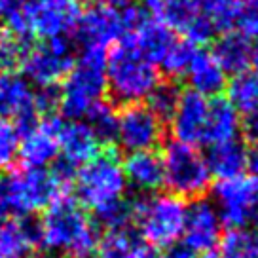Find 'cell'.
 <instances>
[{"mask_svg":"<svg viewBox=\"0 0 258 258\" xmlns=\"http://www.w3.org/2000/svg\"><path fill=\"white\" fill-rule=\"evenodd\" d=\"M241 129H243V135L247 137V141H250V145L258 143V110L245 116Z\"/></svg>","mask_w":258,"mask_h":258,"instance_id":"obj_38","label":"cell"},{"mask_svg":"<svg viewBox=\"0 0 258 258\" xmlns=\"http://www.w3.org/2000/svg\"><path fill=\"white\" fill-rule=\"evenodd\" d=\"M127 186L143 194H154L163 186V161L156 150L133 152L121 163Z\"/></svg>","mask_w":258,"mask_h":258,"instance_id":"obj_19","label":"cell"},{"mask_svg":"<svg viewBox=\"0 0 258 258\" xmlns=\"http://www.w3.org/2000/svg\"><path fill=\"white\" fill-rule=\"evenodd\" d=\"M29 48L31 46L27 40H21L8 31L0 29V73H16Z\"/></svg>","mask_w":258,"mask_h":258,"instance_id":"obj_32","label":"cell"},{"mask_svg":"<svg viewBox=\"0 0 258 258\" xmlns=\"http://www.w3.org/2000/svg\"><path fill=\"white\" fill-rule=\"evenodd\" d=\"M237 0H194V14L205 19L215 32L234 27V12Z\"/></svg>","mask_w":258,"mask_h":258,"instance_id":"obj_28","label":"cell"},{"mask_svg":"<svg viewBox=\"0 0 258 258\" xmlns=\"http://www.w3.org/2000/svg\"><path fill=\"white\" fill-rule=\"evenodd\" d=\"M97 258H152L143 241L129 230L108 232L97 245Z\"/></svg>","mask_w":258,"mask_h":258,"instance_id":"obj_26","label":"cell"},{"mask_svg":"<svg viewBox=\"0 0 258 258\" xmlns=\"http://www.w3.org/2000/svg\"><path fill=\"white\" fill-rule=\"evenodd\" d=\"M19 150V131L10 120L0 118V171L10 169Z\"/></svg>","mask_w":258,"mask_h":258,"instance_id":"obj_35","label":"cell"},{"mask_svg":"<svg viewBox=\"0 0 258 258\" xmlns=\"http://www.w3.org/2000/svg\"><path fill=\"white\" fill-rule=\"evenodd\" d=\"M228 103L245 116L258 110V71L247 69L232 76L226 84Z\"/></svg>","mask_w":258,"mask_h":258,"instance_id":"obj_25","label":"cell"},{"mask_svg":"<svg viewBox=\"0 0 258 258\" xmlns=\"http://www.w3.org/2000/svg\"><path fill=\"white\" fill-rule=\"evenodd\" d=\"M152 258H161V256H152Z\"/></svg>","mask_w":258,"mask_h":258,"instance_id":"obj_44","label":"cell"},{"mask_svg":"<svg viewBox=\"0 0 258 258\" xmlns=\"http://www.w3.org/2000/svg\"><path fill=\"white\" fill-rule=\"evenodd\" d=\"M184 78L188 80L190 91H196L207 99L218 97L228 84V74L220 67L217 57L213 55V51L205 49H196L192 61L186 69Z\"/></svg>","mask_w":258,"mask_h":258,"instance_id":"obj_18","label":"cell"},{"mask_svg":"<svg viewBox=\"0 0 258 258\" xmlns=\"http://www.w3.org/2000/svg\"><path fill=\"white\" fill-rule=\"evenodd\" d=\"M97 228L103 226L108 232H120V230H129V224L133 222V202L129 200H120L110 205H106L103 209H97L95 213Z\"/></svg>","mask_w":258,"mask_h":258,"instance_id":"obj_30","label":"cell"},{"mask_svg":"<svg viewBox=\"0 0 258 258\" xmlns=\"http://www.w3.org/2000/svg\"><path fill=\"white\" fill-rule=\"evenodd\" d=\"M211 175L222 178L239 177L247 169V148L239 139L228 141L222 145H213L205 156Z\"/></svg>","mask_w":258,"mask_h":258,"instance_id":"obj_22","label":"cell"},{"mask_svg":"<svg viewBox=\"0 0 258 258\" xmlns=\"http://www.w3.org/2000/svg\"><path fill=\"white\" fill-rule=\"evenodd\" d=\"M40 245L38 220L0 218V258H27Z\"/></svg>","mask_w":258,"mask_h":258,"instance_id":"obj_17","label":"cell"},{"mask_svg":"<svg viewBox=\"0 0 258 258\" xmlns=\"http://www.w3.org/2000/svg\"><path fill=\"white\" fill-rule=\"evenodd\" d=\"M200 258H218L217 252H207V254H202Z\"/></svg>","mask_w":258,"mask_h":258,"instance_id":"obj_41","label":"cell"},{"mask_svg":"<svg viewBox=\"0 0 258 258\" xmlns=\"http://www.w3.org/2000/svg\"><path fill=\"white\" fill-rule=\"evenodd\" d=\"M63 121L57 116H42L38 123L19 135L17 156L29 169H48L59 158V129Z\"/></svg>","mask_w":258,"mask_h":258,"instance_id":"obj_14","label":"cell"},{"mask_svg":"<svg viewBox=\"0 0 258 258\" xmlns=\"http://www.w3.org/2000/svg\"><path fill=\"white\" fill-rule=\"evenodd\" d=\"M116 121H118V112L106 101L97 103L86 114V123L95 133L99 143H110V141H114V137H116Z\"/></svg>","mask_w":258,"mask_h":258,"instance_id":"obj_29","label":"cell"},{"mask_svg":"<svg viewBox=\"0 0 258 258\" xmlns=\"http://www.w3.org/2000/svg\"><path fill=\"white\" fill-rule=\"evenodd\" d=\"M256 224H258V218H256ZM256 234H258V232H256Z\"/></svg>","mask_w":258,"mask_h":258,"instance_id":"obj_45","label":"cell"},{"mask_svg":"<svg viewBox=\"0 0 258 258\" xmlns=\"http://www.w3.org/2000/svg\"><path fill=\"white\" fill-rule=\"evenodd\" d=\"M76 2H78V4H80V2H91V4H95V2H99V0H76Z\"/></svg>","mask_w":258,"mask_h":258,"instance_id":"obj_42","label":"cell"},{"mask_svg":"<svg viewBox=\"0 0 258 258\" xmlns=\"http://www.w3.org/2000/svg\"><path fill=\"white\" fill-rule=\"evenodd\" d=\"M241 131L239 112L228 103V99H209V116L205 123L203 145H222L228 141H235Z\"/></svg>","mask_w":258,"mask_h":258,"instance_id":"obj_21","label":"cell"},{"mask_svg":"<svg viewBox=\"0 0 258 258\" xmlns=\"http://www.w3.org/2000/svg\"><path fill=\"white\" fill-rule=\"evenodd\" d=\"M40 245L69 258H88L99 245V228L78 202L64 196L38 220Z\"/></svg>","mask_w":258,"mask_h":258,"instance_id":"obj_2","label":"cell"},{"mask_svg":"<svg viewBox=\"0 0 258 258\" xmlns=\"http://www.w3.org/2000/svg\"><path fill=\"white\" fill-rule=\"evenodd\" d=\"M161 82L158 67L123 34L106 55V91L116 103L141 105Z\"/></svg>","mask_w":258,"mask_h":258,"instance_id":"obj_3","label":"cell"},{"mask_svg":"<svg viewBox=\"0 0 258 258\" xmlns=\"http://www.w3.org/2000/svg\"><path fill=\"white\" fill-rule=\"evenodd\" d=\"M247 167L252 171L254 177H258V143H252L247 150Z\"/></svg>","mask_w":258,"mask_h":258,"instance_id":"obj_39","label":"cell"},{"mask_svg":"<svg viewBox=\"0 0 258 258\" xmlns=\"http://www.w3.org/2000/svg\"><path fill=\"white\" fill-rule=\"evenodd\" d=\"M0 118L12 121L19 135L34 127L40 120L34 105V91L23 74L0 73Z\"/></svg>","mask_w":258,"mask_h":258,"instance_id":"obj_13","label":"cell"},{"mask_svg":"<svg viewBox=\"0 0 258 258\" xmlns=\"http://www.w3.org/2000/svg\"><path fill=\"white\" fill-rule=\"evenodd\" d=\"M101 143L97 141L95 133L82 120L63 121L59 129V154L61 161L69 167H82L91 158L99 154Z\"/></svg>","mask_w":258,"mask_h":258,"instance_id":"obj_16","label":"cell"},{"mask_svg":"<svg viewBox=\"0 0 258 258\" xmlns=\"http://www.w3.org/2000/svg\"><path fill=\"white\" fill-rule=\"evenodd\" d=\"M163 139V121L146 105H127L118 112L114 141L121 150L145 152L156 150Z\"/></svg>","mask_w":258,"mask_h":258,"instance_id":"obj_11","label":"cell"},{"mask_svg":"<svg viewBox=\"0 0 258 258\" xmlns=\"http://www.w3.org/2000/svg\"><path fill=\"white\" fill-rule=\"evenodd\" d=\"M163 184L180 200H202L209 192L213 175L207 160L196 146L171 141L163 156Z\"/></svg>","mask_w":258,"mask_h":258,"instance_id":"obj_8","label":"cell"},{"mask_svg":"<svg viewBox=\"0 0 258 258\" xmlns=\"http://www.w3.org/2000/svg\"><path fill=\"white\" fill-rule=\"evenodd\" d=\"M178 97H180V91L175 84H163L160 82L158 88L154 89L150 97L146 99V106L152 110L161 121L169 120L175 106L178 103Z\"/></svg>","mask_w":258,"mask_h":258,"instance_id":"obj_33","label":"cell"},{"mask_svg":"<svg viewBox=\"0 0 258 258\" xmlns=\"http://www.w3.org/2000/svg\"><path fill=\"white\" fill-rule=\"evenodd\" d=\"M250 64H254V69L258 71V42L252 46V57H250Z\"/></svg>","mask_w":258,"mask_h":258,"instance_id":"obj_40","label":"cell"},{"mask_svg":"<svg viewBox=\"0 0 258 258\" xmlns=\"http://www.w3.org/2000/svg\"><path fill=\"white\" fill-rule=\"evenodd\" d=\"M213 205L224 226L247 228L258 218V177L222 178L213 188Z\"/></svg>","mask_w":258,"mask_h":258,"instance_id":"obj_10","label":"cell"},{"mask_svg":"<svg viewBox=\"0 0 258 258\" xmlns=\"http://www.w3.org/2000/svg\"><path fill=\"white\" fill-rule=\"evenodd\" d=\"M234 27L247 40H258V0H237L234 12Z\"/></svg>","mask_w":258,"mask_h":258,"instance_id":"obj_34","label":"cell"},{"mask_svg":"<svg viewBox=\"0 0 258 258\" xmlns=\"http://www.w3.org/2000/svg\"><path fill=\"white\" fill-rule=\"evenodd\" d=\"M127 36L137 46L139 51L148 61H152L154 64L161 63V59L169 51L173 42L177 40L175 38V32L171 31L167 25H163L161 21L152 19V17L148 16L133 31L127 32Z\"/></svg>","mask_w":258,"mask_h":258,"instance_id":"obj_20","label":"cell"},{"mask_svg":"<svg viewBox=\"0 0 258 258\" xmlns=\"http://www.w3.org/2000/svg\"><path fill=\"white\" fill-rule=\"evenodd\" d=\"M74 192L82 207L95 213L114 202H120L127 192L123 165L114 152H99L74 173Z\"/></svg>","mask_w":258,"mask_h":258,"instance_id":"obj_7","label":"cell"},{"mask_svg":"<svg viewBox=\"0 0 258 258\" xmlns=\"http://www.w3.org/2000/svg\"><path fill=\"white\" fill-rule=\"evenodd\" d=\"M59 258H69V256H59Z\"/></svg>","mask_w":258,"mask_h":258,"instance_id":"obj_43","label":"cell"},{"mask_svg":"<svg viewBox=\"0 0 258 258\" xmlns=\"http://www.w3.org/2000/svg\"><path fill=\"white\" fill-rule=\"evenodd\" d=\"M196 46L188 40H175L165 57L161 59V69L163 73L171 76V78H180L186 74V69L192 61L194 53H196Z\"/></svg>","mask_w":258,"mask_h":258,"instance_id":"obj_31","label":"cell"},{"mask_svg":"<svg viewBox=\"0 0 258 258\" xmlns=\"http://www.w3.org/2000/svg\"><path fill=\"white\" fill-rule=\"evenodd\" d=\"M0 29H2V27H0Z\"/></svg>","mask_w":258,"mask_h":258,"instance_id":"obj_46","label":"cell"},{"mask_svg":"<svg viewBox=\"0 0 258 258\" xmlns=\"http://www.w3.org/2000/svg\"><path fill=\"white\" fill-rule=\"evenodd\" d=\"M106 93V51L84 48L59 89V112L69 121L82 120Z\"/></svg>","mask_w":258,"mask_h":258,"instance_id":"obj_4","label":"cell"},{"mask_svg":"<svg viewBox=\"0 0 258 258\" xmlns=\"http://www.w3.org/2000/svg\"><path fill=\"white\" fill-rule=\"evenodd\" d=\"M188 205L173 194H150L133 202V222L141 241L154 249H173L184 232Z\"/></svg>","mask_w":258,"mask_h":258,"instance_id":"obj_5","label":"cell"},{"mask_svg":"<svg viewBox=\"0 0 258 258\" xmlns=\"http://www.w3.org/2000/svg\"><path fill=\"white\" fill-rule=\"evenodd\" d=\"M218 245V258H258V234L249 228H232Z\"/></svg>","mask_w":258,"mask_h":258,"instance_id":"obj_27","label":"cell"},{"mask_svg":"<svg viewBox=\"0 0 258 258\" xmlns=\"http://www.w3.org/2000/svg\"><path fill=\"white\" fill-rule=\"evenodd\" d=\"M213 55L217 57L226 74H237L250 67L252 46L239 32H226L215 44Z\"/></svg>","mask_w":258,"mask_h":258,"instance_id":"obj_23","label":"cell"},{"mask_svg":"<svg viewBox=\"0 0 258 258\" xmlns=\"http://www.w3.org/2000/svg\"><path fill=\"white\" fill-rule=\"evenodd\" d=\"M76 169L59 160L51 169L17 167L0 175V218H27L73 188Z\"/></svg>","mask_w":258,"mask_h":258,"instance_id":"obj_1","label":"cell"},{"mask_svg":"<svg viewBox=\"0 0 258 258\" xmlns=\"http://www.w3.org/2000/svg\"><path fill=\"white\" fill-rule=\"evenodd\" d=\"M139 4L146 16L167 25L173 32H184L196 16L194 0H141Z\"/></svg>","mask_w":258,"mask_h":258,"instance_id":"obj_24","label":"cell"},{"mask_svg":"<svg viewBox=\"0 0 258 258\" xmlns=\"http://www.w3.org/2000/svg\"><path fill=\"white\" fill-rule=\"evenodd\" d=\"M145 19V12L135 0H121L118 4L95 2L80 12L74 25V36L84 48L105 49L116 44L123 34L131 32Z\"/></svg>","mask_w":258,"mask_h":258,"instance_id":"obj_6","label":"cell"},{"mask_svg":"<svg viewBox=\"0 0 258 258\" xmlns=\"http://www.w3.org/2000/svg\"><path fill=\"white\" fill-rule=\"evenodd\" d=\"M29 0H0V21L6 25L14 17L21 16Z\"/></svg>","mask_w":258,"mask_h":258,"instance_id":"obj_36","label":"cell"},{"mask_svg":"<svg viewBox=\"0 0 258 258\" xmlns=\"http://www.w3.org/2000/svg\"><path fill=\"white\" fill-rule=\"evenodd\" d=\"M222 220L218 217V211L215 209L213 202L207 200H196L188 207L186 215L184 232L180 237V245L184 247L194 258H200L202 254L213 252L222 237Z\"/></svg>","mask_w":258,"mask_h":258,"instance_id":"obj_12","label":"cell"},{"mask_svg":"<svg viewBox=\"0 0 258 258\" xmlns=\"http://www.w3.org/2000/svg\"><path fill=\"white\" fill-rule=\"evenodd\" d=\"M209 116V99L196 91H180L178 103L171 114V133L184 145H202Z\"/></svg>","mask_w":258,"mask_h":258,"instance_id":"obj_15","label":"cell"},{"mask_svg":"<svg viewBox=\"0 0 258 258\" xmlns=\"http://www.w3.org/2000/svg\"><path fill=\"white\" fill-rule=\"evenodd\" d=\"M48 10L55 12H67V14H80V4L76 0H32Z\"/></svg>","mask_w":258,"mask_h":258,"instance_id":"obj_37","label":"cell"},{"mask_svg":"<svg viewBox=\"0 0 258 258\" xmlns=\"http://www.w3.org/2000/svg\"><path fill=\"white\" fill-rule=\"evenodd\" d=\"M76 61L74 44L69 36H57L31 46L21 61L23 78L38 89L57 88L67 78Z\"/></svg>","mask_w":258,"mask_h":258,"instance_id":"obj_9","label":"cell"}]
</instances>
